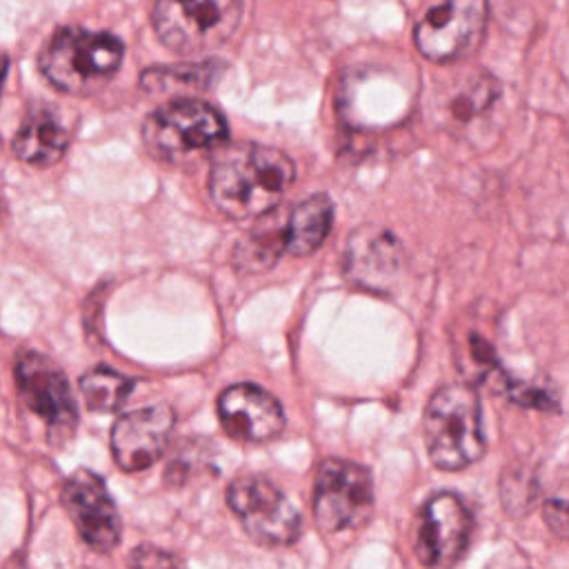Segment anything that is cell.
I'll return each instance as SVG.
<instances>
[{
    "instance_id": "6da1fadb",
    "label": "cell",
    "mask_w": 569,
    "mask_h": 569,
    "mask_svg": "<svg viewBox=\"0 0 569 569\" xmlns=\"http://www.w3.org/2000/svg\"><path fill=\"white\" fill-rule=\"evenodd\" d=\"M293 180L296 167L284 151L231 142L218 147L211 160L209 193L224 216L247 220L276 209Z\"/></svg>"
},
{
    "instance_id": "7a4b0ae2",
    "label": "cell",
    "mask_w": 569,
    "mask_h": 569,
    "mask_svg": "<svg viewBox=\"0 0 569 569\" xmlns=\"http://www.w3.org/2000/svg\"><path fill=\"white\" fill-rule=\"evenodd\" d=\"M122 58L124 44L113 33L60 27L42 47L38 67L58 91L89 96L116 76Z\"/></svg>"
},
{
    "instance_id": "3957f363",
    "label": "cell",
    "mask_w": 569,
    "mask_h": 569,
    "mask_svg": "<svg viewBox=\"0 0 569 569\" xmlns=\"http://www.w3.org/2000/svg\"><path fill=\"white\" fill-rule=\"evenodd\" d=\"M425 445L431 462L458 471L485 453L480 400L471 387H440L425 409Z\"/></svg>"
},
{
    "instance_id": "277c9868",
    "label": "cell",
    "mask_w": 569,
    "mask_h": 569,
    "mask_svg": "<svg viewBox=\"0 0 569 569\" xmlns=\"http://www.w3.org/2000/svg\"><path fill=\"white\" fill-rule=\"evenodd\" d=\"M147 149L162 160H184L227 140L222 113L196 98H178L158 107L142 124Z\"/></svg>"
},
{
    "instance_id": "5b68a950",
    "label": "cell",
    "mask_w": 569,
    "mask_h": 569,
    "mask_svg": "<svg viewBox=\"0 0 569 569\" xmlns=\"http://www.w3.org/2000/svg\"><path fill=\"white\" fill-rule=\"evenodd\" d=\"M153 29L176 53H198L227 42L242 16V0H156Z\"/></svg>"
},
{
    "instance_id": "8992f818",
    "label": "cell",
    "mask_w": 569,
    "mask_h": 569,
    "mask_svg": "<svg viewBox=\"0 0 569 569\" xmlns=\"http://www.w3.org/2000/svg\"><path fill=\"white\" fill-rule=\"evenodd\" d=\"M13 376L22 402L44 422L47 440L56 447L69 442L78 427V407L60 367L42 353L24 351L16 360Z\"/></svg>"
},
{
    "instance_id": "52a82bcc",
    "label": "cell",
    "mask_w": 569,
    "mask_h": 569,
    "mask_svg": "<svg viewBox=\"0 0 569 569\" xmlns=\"http://www.w3.org/2000/svg\"><path fill=\"white\" fill-rule=\"evenodd\" d=\"M373 507V480L367 467L331 458L316 473L313 516L325 533L358 529Z\"/></svg>"
},
{
    "instance_id": "ba28073f",
    "label": "cell",
    "mask_w": 569,
    "mask_h": 569,
    "mask_svg": "<svg viewBox=\"0 0 569 569\" xmlns=\"http://www.w3.org/2000/svg\"><path fill=\"white\" fill-rule=\"evenodd\" d=\"M227 505L247 536L267 547L296 542L300 516L284 493L264 476H242L227 487Z\"/></svg>"
},
{
    "instance_id": "9c48e42d",
    "label": "cell",
    "mask_w": 569,
    "mask_h": 569,
    "mask_svg": "<svg viewBox=\"0 0 569 569\" xmlns=\"http://www.w3.org/2000/svg\"><path fill=\"white\" fill-rule=\"evenodd\" d=\"M487 16V0H440L418 20L416 47L433 62L460 60L480 44Z\"/></svg>"
},
{
    "instance_id": "30bf717a",
    "label": "cell",
    "mask_w": 569,
    "mask_h": 569,
    "mask_svg": "<svg viewBox=\"0 0 569 569\" xmlns=\"http://www.w3.org/2000/svg\"><path fill=\"white\" fill-rule=\"evenodd\" d=\"M60 500L84 545L109 553L120 542V513L104 485L91 469H76L62 485Z\"/></svg>"
},
{
    "instance_id": "8fae6325",
    "label": "cell",
    "mask_w": 569,
    "mask_h": 569,
    "mask_svg": "<svg viewBox=\"0 0 569 569\" xmlns=\"http://www.w3.org/2000/svg\"><path fill=\"white\" fill-rule=\"evenodd\" d=\"M471 513L465 502L442 491L427 500L416 533V556L425 567H451L460 560L471 536Z\"/></svg>"
},
{
    "instance_id": "7c38bea8",
    "label": "cell",
    "mask_w": 569,
    "mask_h": 569,
    "mask_svg": "<svg viewBox=\"0 0 569 569\" xmlns=\"http://www.w3.org/2000/svg\"><path fill=\"white\" fill-rule=\"evenodd\" d=\"M405 271V251L398 238L382 227H358L347 240L345 273L367 291L389 293Z\"/></svg>"
},
{
    "instance_id": "4fadbf2b",
    "label": "cell",
    "mask_w": 569,
    "mask_h": 569,
    "mask_svg": "<svg viewBox=\"0 0 569 569\" xmlns=\"http://www.w3.org/2000/svg\"><path fill=\"white\" fill-rule=\"evenodd\" d=\"M176 413L169 405H151L122 413L111 429V453L122 471L151 467L169 445Z\"/></svg>"
},
{
    "instance_id": "5bb4252c",
    "label": "cell",
    "mask_w": 569,
    "mask_h": 569,
    "mask_svg": "<svg viewBox=\"0 0 569 569\" xmlns=\"http://www.w3.org/2000/svg\"><path fill=\"white\" fill-rule=\"evenodd\" d=\"M218 416L227 436L238 442H267L284 429V411L276 396L249 382L220 393Z\"/></svg>"
},
{
    "instance_id": "9a60e30c",
    "label": "cell",
    "mask_w": 569,
    "mask_h": 569,
    "mask_svg": "<svg viewBox=\"0 0 569 569\" xmlns=\"http://www.w3.org/2000/svg\"><path fill=\"white\" fill-rule=\"evenodd\" d=\"M69 147V131L47 107L31 111L13 136V153L29 164H53Z\"/></svg>"
},
{
    "instance_id": "2e32d148",
    "label": "cell",
    "mask_w": 569,
    "mask_h": 569,
    "mask_svg": "<svg viewBox=\"0 0 569 569\" xmlns=\"http://www.w3.org/2000/svg\"><path fill=\"white\" fill-rule=\"evenodd\" d=\"M333 202L325 193H313L298 202L284 222V249L293 256L313 253L329 236Z\"/></svg>"
},
{
    "instance_id": "e0dca14e",
    "label": "cell",
    "mask_w": 569,
    "mask_h": 569,
    "mask_svg": "<svg viewBox=\"0 0 569 569\" xmlns=\"http://www.w3.org/2000/svg\"><path fill=\"white\" fill-rule=\"evenodd\" d=\"M236 247L233 262L240 271H262L276 264L284 249V222H278L269 211Z\"/></svg>"
},
{
    "instance_id": "ac0fdd59",
    "label": "cell",
    "mask_w": 569,
    "mask_h": 569,
    "mask_svg": "<svg viewBox=\"0 0 569 569\" xmlns=\"http://www.w3.org/2000/svg\"><path fill=\"white\" fill-rule=\"evenodd\" d=\"M133 382L109 367H93L80 378V393L84 405L96 413H111L120 409L129 393Z\"/></svg>"
},
{
    "instance_id": "d6986e66",
    "label": "cell",
    "mask_w": 569,
    "mask_h": 569,
    "mask_svg": "<svg viewBox=\"0 0 569 569\" xmlns=\"http://www.w3.org/2000/svg\"><path fill=\"white\" fill-rule=\"evenodd\" d=\"M211 80L209 67H180V69H149L140 82L149 91H169L176 84L207 87Z\"/></svg>"
},
{
    "instance_id": "ffe728a7",
    "label": "cell",
    "mask_w": 569,
    "mask_h": 569,
    "mask_svg": "<svg viewBox=\"0 0 569 569\" xmlns=\"http://www.w3.org/2000/svg\"><path fill=\"white\" fill-rule=\"evenodd\" d=\"M545 522L549 525V529L565 538L567 536V505H565V498H551L547 505H545Z\"/></svg>"
},
{
    "instance_id": "44dd1931",
    "label": "cell",
    "mask_w": 569,
    "mask_h": 569,
    "mask_svg": "<svg viewBox=\"0 0 569 569\" xmlns=\"http://www.w3.org/2000/svg\"><path fill=\"white\" fill-rule=\"evenodd\" d=\"M7 71H9V58L4 53H0V91H2V84L7 78Z\"/></svg>"
}]
</instances>
